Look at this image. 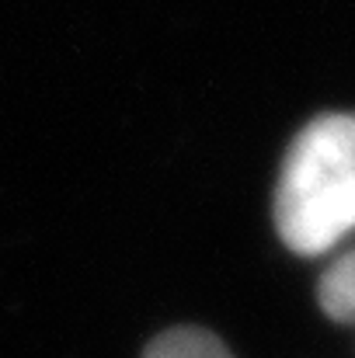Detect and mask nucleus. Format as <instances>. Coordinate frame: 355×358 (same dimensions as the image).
Instances as JSON below:
<instances>
[{
	"label": "nucleus",
	"instance_id": "nucleus-2",
	"mask_svg": "<svg viewBox=\"0 0 355 358\" xmlns=\"http://www.w3.org/2000/svg\"><path fill=\"white\" fill-rule=\"evenodd\" d=\"M317 299H321V310L335 324L355 327V247L338 254L328 264V271L321 275V285H317Z\"/></svg>",
	"mask_w": 355,
	"mask_h": 358
},
{
	"label": "nucleus",
	"instance_id": "nucleus-1",
	"mask_svg": "<svg viewBox=\"0 0 355 358\" xmlns=\"http://www.w3.org/2000/svg\"><path fill=\"white\" fill-rule=\"evenodd\" d=\"M275 230L307 257L355 234V115H321L293 139L275 188Z\"/></svg>",
	"mask_w": 355,
	"mask_h": 358
},
{
	"label": "nucleus",
	"instance_id": "nucleus-3",
	"mask_svg": "<svg viewBox=\"0 0 355 358\" xmlns=\"http://www.w3.org/2000/svg\"><path fill=\"white\" fill-rule=\"evenodd\" d=\"M143 358H234L230 348L209 334V331H199V327H174L167 334H160Z\"/></svg>",
	"mask_w": 355,
	"mask_h": 358
}]
</instances>
